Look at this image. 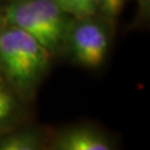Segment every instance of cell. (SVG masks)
Masks as SVG:
<instances>
[{"label":"cell","instance_id":"obj_1","mask_svg":"<svg viewBox=\"0 0 150 150\" xmlns=\"http://www.w3.org/2000/svg\"><path fill=\"white\" fill-rule=\"evenodd\" d=\"M51 54L29 33L7 25L0 30V72L29 101L50 66Z\"/></svg>","mask_w":150,"mask_h":150},{"label":"cell","instance_id":"obj_2","mask_svg":"<svg viewBox=\"0 0 150 150\" xmlns=\"http://www.w3.org/2000/svg\"><path fill=\"white\" fill-rule=\"evenodd\" d=\"M4 19L7 25L29 33L54 56L64 49L72 18L54 0H15L7 6Z\"/></svg>","mask_w":150,"mask_h":150},{"label":"cell","instance_id":"obj_3","mask_svg":"<svg viewBox=\"0 0 150 150\" xmlns=\"http://www.w3.org/2000/svg\"><path fill=\"white\" fill-rule=\"evenodd\" d=\"M109 23L93 17L72 18L64 39V49L75 64L83 68L100 67L110 48Z\"/></svg>","mask_w":150,"mask_h":150},{"label":"cell","instance_id":"obj_4","mask_svg":"<svg viewBox=\"0 0 150 150\" xmlns=\"http://www.w3.org/2000/svg\"><path fill=\"white\" fill-rule=\"evenodd\" d=\"M47 150H115V147L101 130L82 123L58 131L47 141Z\"/></svg>","mask_w":150,"mask_h":150},{"label":"cell","instance_id":"obj_5","mask_svg":"<svg viewBox=\"0 0 150 150\" xmlns=\"http://www.w3.org/2000/svg\"><path fill=\"white\" fill-rule=\"evenodd\" d=\"M26 102L0 72V134L25 123Z\"/></svg>","mask_w":150,"mask_h":150},{"label":"cell","instance_id":"obj_6","mask_svg":"<svg viewBox=\"0 0 150 150\" xmlns=\"http://www.w3.org/2000/svg\"><path fill=\"white\" fill-rule=\"evenodd\" d=\"M47 136L30 125H21L0 134V150H47Z\"/></svg>","mask_w":150,"mask_h":150},{"label":"cell","instance_id":"obj_7","mask_svg":"<svg viewBox=\"0 0 150 150\" xmlns=\"http://www.w3.org/2000/svg\"><path fill=\"white\" fill-rule=\"evenodd\" d=\"M64 13L75 19L93 17L97 13L95 0H54Z\"/></svg>","mask_w":150,"mask_h":150},{"label":"cell","instance_id":"obj_8","mask_svg":"<svg viewBox=\"0 0 150 150\" xmlns=\"http://www.w3.org/2000/svg\"><path fill=\"white\" fill-rule=\"evenodd\" d=\"M95 2L97 12L109 25L117 19L125 5V0H95Z\"/></svg>","mask_w":150,"mask_h":150},{"label":"cell","instance_id":"obj_9","mask_svg":"<svg viewBox=\"0 0 150 150\" xmlns=\"http://www.w3.org/2000/svg\"><path fill=\"white\" fill-rule=\"evenodd\" d=\"M5 26V19H4V15H1L0 13V30H1V28Z\"/></svg>","mask_w":150,"mask_h":150}]
</instances>
